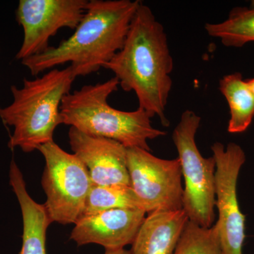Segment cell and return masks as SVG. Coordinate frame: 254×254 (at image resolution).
<instances>
[{
  "label": "cell",
  "mask_w": 254,
  "mask_h": 254,
  "mask_svg": "<svg viewBox=\"0 0 254 254\" xmlns=\"http://www.w3.org/2000/svg\"><path fill=\"white\" fill-rule=\"evenodd\" d=\"M174 63L165 28L149 7L140 3L125 43L105 68L118 78L124 91H133L138 108L168 127L165 115L173 87Z\"/></svg>",
  "instance_id": "1"
},
{
  "label": "cell",
  "mask_w": 254,
  "mask_h": 254,
  "mask_svg": "<svg viewBox=\"0 0 254 254\" xmlns=\"http://www.w3.org/2000/svg\"><path fill=\"white\" fill-rule=\"evenodd\" d=\"M139 0H90L72 36L59 46L21 60L33 76L66 63L86 76L105 68L123 48Z\"/></svg>",
  "instance_id": "2"
},
{
  "label": "cell",
  "mask_w": 254,
  "mask_h": 254,
  "mask_svg": "<svg viewBox=\"0 0 254 254\" xmlns=\"http://www.w3.org/2000/svg\"><path fill=\"white\" fill-rule=\"evenodd\" d=\"M119 86L118 78L114 76L68 93L60 106L63 124L91 136L118 141L126 148L150 152L148 140L165 136L167 132L152 126L151 118L141 108L126 112L110 106L108 98Z\"/></svg>",
  "instance_id": "3"
},
{
  "label": "cell",
  "mask_w": 254,
  "mask_h": 254,
  "mask_svg": "<svg viewBox=\"0 0 254 254\" xmlns=\"http://www.w3.org/2000/svg\"><path fill=\"white\" fill-rule=\"evenodd\" d=\"M76 76L71 66L53 68L33 80L25 78L22 88L11 87L12 103L0 107V118L6 126L14 127L8 146L25 153L38 150L53 141L57 127L63 124L60 106L70 93Z\"/></svg>",
  "instance_id": "4"
},
{
  "label": "cell",
  "mask_w": 254,
  "mask_h": 254,
  "mask_svg": "<svg viewBox=\"0 0 254 254\" xmlns=\"http://www.w3.org/2000/svg\"><path fill=\"white\" fill-rule=\"evenodd\" d=\"M200 116L192 110L182 114L174 129L173 140L178 152L182 176L185 180L183 210L190 221L204 228L215 222V174L216 163L213 157L204 158L195 143Z\"/></svg>",
  "instance_id": "5"
},
{
  "label": "cell",
  "mask_w": 254,
  "mask_h": 254,
  "mask_svg": "<svg viewBox=\"0 0 254 254\" xmlns=\"http://www.w3.org/2000/svg\"><path fill=\"white\" fill-rule=\"evenodd\" d=\"M38 150L46 160L42 186L50 222L75 225L93 185L89 173L76 155L66 153L54 141L40 145Z\"/></svg>",
  "instance_id": "6"
},
{
  "label": "cell",
  "mask_w": 254,
  "mask_h": 254,
  "mask_svg": "<svg viewBox=\"0 0 254 254\" xmlns=\"http://www.w3.org/2000/svg\"><path fill=\"white\" fill-rule=\"evenodd\" d=\"M130 185L147 214L183 210L180 160L157 158L139 148H127Z\"/></svg>",
  "instance_id": "7"
},
{
  "label": "cell",
  "mask_w": 254,
  "mask_h": 254,
  "mask_svg": "<svg viewBox=\"0 0 254 254\" xmlns=\"http://www.w3.org/2000/svg\"><path fill=\"white\" fill-rule=\"evenodd\" d=\"M216 163L215 174V207L218 219L214 227L218 231L224 254H243L245 240V215L237 198V181L246 161L240 145L230 143L225 148L216 142L211 146Z\"/></svg>",
  "instance_id": "8"
},
{
  "label": "cell",
  "mask_w": 254,
  "mask_h": 254,
  "mask_svg": "<svg viewBox=\"0 0 254 254\" xmlns=\"http://www.w3.org/2000/svg\"><path fill=\"white\" fill-rule=\"evenodd\" d=\"M88 0H20L16 19L23 30L16 59L41 54L60 29H76L86 13Z\"/></svg>",
  "instance_id": "9"
},
{
  "label": "cell",
  "mask_w": 254,
  "mask_h": 254,
  "mask_svg": "<svg viewBox=\"0 0 254 254\" xmlns=\"http://www.w3.org/2000/svg\"><path fill=\"white\" fill-rule=\"evenodd\" d=\"M69 144L73 154L86 166L93 185L130 186L127 148L114 140L93 136L71 127Z\"/></svg>",
  "instance_id": "10"
},
{
  "label": "cell",
  "mask_w": 254,
  "mask_h": 254,
  "mask_svg": "<svg viewBox=\"0 0 254 254\" xmlns=\"http://www.w3.org/2000/svg\"><path fill=\"white\" fill-rule=\"evenodd\" d=\"M141 208H116L83 217L73 227L70 239L78 247L96 244L107 250L132 245L145 218Z\"/></svg>",
  "instance_id": "11"
},
{
  "label": "cell",
  "mask_w": 254,
  "mask_h": 254,
  "mask_svg": "<svg viewBox=\"0 0 254 254\" xmlns=\"http://www.w3.org/2000/svg\"><path fill=\"white\" fill-rule=\"evenodd\" d=\"M131 245V254H173L189 218L183 210L147 214Z\"/></svg>",
  "instance_id": "12"
},
{
  "label": "cell",
  "mask_w": 254,
  "mask_h": 254,
  "mask_svg": "<svg viewBox=\"0 0 254 254\" xmlns=\"http://www.w3.org/2000/svg\"><path fill=\"white\" fill-rule=\"evenodd\" d=\"M9 183L22 214V247L19 254H47L46 232L52 222L44 205L37 203L28 193L23 174L14 160L10 164Z\"/></svg>",
  "instance_id": "13"
},
{
  "label": "cell",
  "mask_w": 254,
  "mask_h": 254,
  "mask_svg": "<svg viewBox=\"0 0 254 254\" xmlns=\"http://www.w3.org/2000/svg\"><path fill=\"white\" fill-rule=\"evenodd\" d=\"M219 89L230 108L227 131L231 133L247 131L254 118V93L243 79L242 73L235 72L224 76L219 82Z\"/></svg>",
  "instance_id": "14"
},
{
  "label": "cell",
  "mask_w": 254,
  "mask_h": 254,
  "mask_svg": "<svg viewBox=\"0 0 254 254\" xmlns=\"http://www.w3.org/2000/svg\"><path fill=\"white\" fill-rule=\"evenodd\" d=\"M208 36L218 38L226 47L240 48L254 42V5L233 8L220 23H206Z\"/></svg>",
  "instance_id": "15"
},
{
  "label": "cell",
  "mask_w": 254,
  "mask_h": 254,
  "mask_svg": "<svg viewBox=\"0 0 254 254\" xmlns=\"http://www.w3.org/2000/svg\"><path fill=\"white\" fill-rule=\"evenodd\" d=\"M116 208H141L144 210L141 200L130 186L93 185L87 197L81 218Z\"/></svg>",
  "instance_id": "16"
},
{
  "label": "cell",
  "mask_w": 254,
  "mask_h": 254,
  "mask_svg": "<svg viewBox=\"0 0 254 254\" xmlns=\"http://www.w3.org/2000/svg\"><path fill=\"white\" fill-rule=\"evenodd\" d=\"M173 254H224L214 225L204 228L189 220Z\"/></svg>",
  "instance_id": "17"
},
{
  "label": "cell",
  "mask_w": 254,
  "mask_h": 254,
  "mask_svg": "<svg viewBox=\"0 0 254 254\" xmlns=\"http://www.w3.org/2000/svg\"><path fill=\"white\" fill-rule=\"evenodd\" d=\"M105 254H131L130 250H127L125 249H120V250H105Z\"/></svg>",
  "instance_id": "18"
},
{
  "label": "cell",
  "mask_w": 254,
  "mask_h": 254,
  "mask_svg": "<svg viewBox=\"0 0 254 254\" xmlns=\"http://www.w3.org/2000/svg\"><path fill=\"white\" fill-rule=\"evenodd\" d=\"M247 84L251 89V91L254 93V78H250V79L246 80Z\"/></svg>",
  "instance_id": "19"
}]
</instances>
